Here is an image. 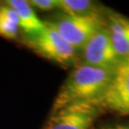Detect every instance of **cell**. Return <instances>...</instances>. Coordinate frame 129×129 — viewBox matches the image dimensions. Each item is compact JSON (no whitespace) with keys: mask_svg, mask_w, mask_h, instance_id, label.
Returning a JSON list of instances; mask_svg holds the SVG:
<instances>
[{"mask_svg":"<svg viewBox=\"0 0 129 129\" xmlns=\"http://www.w3.org/2000/svg\"><path fill=\"white\" fill-rule=\"evenodd\" d=\"M113 70L84 63L77 65L59 89L52 111L76 102L102 101L111 81Z\"/></svg>","mask_w":129,"mask_h":129,"instance_id":"6da1fadb","label":"cell"},{"mask_svg":"<svg viewBox=\"0 0 129 129\" xmlns=\"http://www.w3.org/2000/svg\"><path fill=\"white\" fill-rule=\"evenodd\" d=\"M41 32L26 37V43L37 55L55 61L62 66H70L76 62L78 49L63 39L49 21Z\"/></svg>","mask_w":129,"mask_h":129,"instance_id":"7a4b0ae2","label":"cell"},{"mask_svg":"<svg viewBox=\"0 0 129 129\" xmlns=\"http://www.w3.org/2000/svg\"><path fill=\"white\" fill-rule=\"evenodd\" d=\"M102 110V101L72 103L52 111L43 129H89Z\"/></svg>","mask_w":129,"mask_h":129,"instance_id":"3957f363","label":"cell"},{"mask_svg":"<svg viewBox=\"0 0 129 129\" xmlns=\"http://www.w3.org/2000/svg\"><path fill=\"white\" fill-rule=\"evenodd\" d=\"M63 39L76 49H82L88 40L105 23L99 13L88 15L58 14L54 21H49Z\"/></svg>","mask_w":129,"mask_h":129,"instance_id":"277c9868","label":"cell"},{"mask_svg":"<svg viewBox=\"0 0 129 129\" xmlns=\"http://www.w3.org/2000/svg\"><path fill=\"white\" fill-rule=\"evenodd\" d=\"M102 103L104 109L129 115V56L121 58L116 65Z\"/></svg>","mask_w":129,"mask_h":129,"instance_id":"5b68a950","label":"cell"},{"mask_svg":"<svg viewBox=\"0 0 129 129\" xmlns=\"http://www.w3.org/2000/svg\"><path fill=\"white\" fill-rule=\"evenodd\" d=\"M84 64L103 69H114L120 58L112 45L109 32L104 25L82 48Z\"/></svg>","mask_w":129,"mask_h":129,"instance_id":"8992f818","label":"cell"},{"mask_svg":"<svg viewBox=\"0 0 129 129\" xmlns=\"http://www.w3.org/2000/svg\"><path fill=\"white\" fill-rule=\"evenodd\" d=\"M105 25L118 56L120 59L129 56V18L115 12H108Z\"/></svg>","mask_w":129,"mask_h":129,"instance_id":"52a82bcc","label":"cell"},{"mask_svg":"<svg viewBox=\"0 0 129 129\" xmlns=\"http://www.w3.org/2000/svg\"><path fill=\"white\" fill-rule=\"evenodd\" d=\"M6 4L16 12L19 18V27L24 31L26 37H33L43 30L45 24L37 17L29 1L10 0Z\"/></svg>","mask_w":129,"mask_h":129,"instance_id":"ba28073f","label":"cell"},{"mask_svg":"<svg viewBox=\"0 0 129 129\" xmlns=\"http://www.w3.org/2000/svg\"><path fill=\"white\" fill-rule=\"evenodd\" d=\"M19 18L16 12L9 5L0 8V36L14 39L18 36Z\"/></svg>","mask_w":129,"mask_h":129,"instance_id":"9c48e42d","label":"cell"},{"mask_svg":"<svg viewBox=\"0 0 129 129\" xmlns=\"http://www.w3.org/2000/svg\"><path fill=\"white\" fill-rule=\"evenodd\" d=\"M57 9L68 15H88L98 13L97 5L89 0H57Z\"/></svg>","mask_w":129,"mask_h":129,"instance_id":"30bf717a","label":"cell"},{"mask_svg":"<svg viewBox=\"0 0 129 129\" xmlns=\"http://www.w3.org/2000/svg\"><path fill=\"white\" fill-rule=\"evenodd\" d=\"M29 3L40 11H51L57 8V0H32Z\"/></svg>","mask_w":129,"mask_h":129,"instance_id":"8fae6325","label":"cell"},{"mask_svg":"<svg viewBox=\"0 0 129 129\" xmlns=\"http://www.w3.org/2000/svg\"><path fill=\"white\" fill-rule=\"evenodd\" d=\"M100 129H129V126L125 125H114V126H109V127H102Z\"/></svg>","mask_w":129,"mask_h":129,"instance_id":"7c38bea8","label":"cell"}]
</instances>
